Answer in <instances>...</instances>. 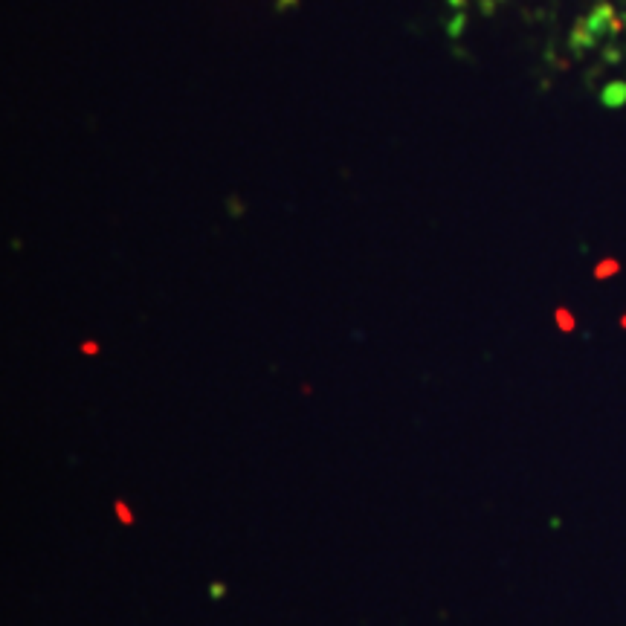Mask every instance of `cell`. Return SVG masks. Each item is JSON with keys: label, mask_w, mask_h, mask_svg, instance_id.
I'll return each instance as SVG.
<instances>
[{"label": "cell", "mask_w": 626, "mask_h": 626, "mask_svg": "<svg viewBox=\"0 0 626 626\" xmlns=\"http://www.w3.org/2000/svg\"><path fill=\"white\" fill-rule=\"evenodd\" d=\"M446 3H449V6H453V9H458V12H461V9L467 6V0H446Z\"/></svg>", "instance_id": "obj_14"}, {"label": "cell", "mask_w": 626, "mask_h": 626, "mask_svg": "<svg viewBox=\"0 0 626 626\" xmlns=\"http://www.w3.org/2000/svg\"><path fill=\"white\" fill-rule=\"evenodd\" d=\"M620 272V261L618 259H603L597 267H595V279H612V276H618Z\"/></svg>", "instance_id": "obj_4"}, {"label": "cell", "mask_w": 626, "mask_h": 626, "mask_svg": "<svg viewBox=\"0 0 626 626\" xmlns=\"http://www.w3.org/2000/svg\"><path fill=\"white\" fill-rule=\"evenodd\" d=\"M464 27H467V15H464V9L461 12H456V17L446 24V35L453 38V41H458L461 38V32H464Z\"/></svg>", "instance_id": "obj_6"}, {"label": "cell", "mask_w": 626, "mask_h": 626, "mask_svg": "<svg viewBox=\"0 0 626 626\" xmlns=\"http://www.w3.org/2000/svg\"><path fill=\"white\" fill-rule=\"evenodd\" d=\"M620 328H626V313H623V316H620Z\"/></svg>", "instance_id": "obj_15"}, {"label": "cell", "mask_w": 626, "mask_h": 626, "mask_svg": "<svg viewBox=\"0 0 626 626\" xmlns=\"http://www.w3.org/2000/svg\"><path fill=\"white\" fill-rule=\"evenodd\" d=\"M113 511H116V519H119L122 525H133V511L128 507V502L116 499V502H113Z\"/></svg>", "instance_id": "obj_7"}, {"label": "cell", "mask_w": 626, "mask_h": 626, "mask_svg": "<svg viewBox=\"0 0 626 626\" xmlns=\"http://www.w3.org/2000/svg\"><path fill=\"white\" fill-rule=\"evenodd\" d=\"M620 58H623V52H620L618 47H606V52H603V61H606V64H618Z\"/></svg>", "instance_id": "obj_8"}, {"label": "cell", "mask_w": 626, "mask_h": 626, "mask_svg": "<svg viewBox=\"0 0 626 626\" xmlns=\"http://www.w3.org/2000/svg\"><path fill=\"white\" fill-rule=\"evenodd\" d=\"M479 3H481V12H484L487 17H490V15L496 12V3H499V0H479Z\"/></svg>", "instance_id": "obj_10"}, {"label": "cell", "mask_w": 626, "mask_h": 626, "mask_svg": "<svg viewBox=\"0 0 626 626\" xmlns=\"http://www.w3.org/2000/svg\"><path fill=\"white\" fill-rule=\"evenodd\" d=\"M569 41L574 44V50H595L600 38H597L589 27H585V21H577V27H574L572 35H569Z\"/></svg>", "instance_id": "obj_3"}, {"label": "cell", "mask_w": 626, "mask_h": 626, "mask_svg": "<svg viewBox=\"0 0 626 626\" xmlns=\"http://www.w3.org/2000/svg\"><path fill=\"white\" fill-rule=\"evenodd\" d=\"M585 21V27H589L597 38H615L620 29H623V24H620V17H618V12L612 9V3H597L595 9H592V15L589 17H583Z\"/></svg>", "instance_id": "obj_1"}, {"label": "cell", "mask_w": 626, "mask_h": 626, "mask_svg": "<svg viewBox=\"0 0 626 626\" xmlns=\"http://www.w3.org/2000/svg\"><path fill=\"white\" fill-rule=\"evenodd\" d=\"M554 319H557V328L565 330V334H572V330H574V313H572V310L557 307V310H554Z\"/></svg>", "instance_id": "obj_5"}, {"label": "cell", "mask_w": 626, "mask_h": 626, "mask_svg": "<svg viewBox=\"0 0 626 626\" xmlns=\"http://www.w3.org/2000/svg\"><path fill=\"white\" fill-rule=\"evenodd\" d=\"M82 351H85V354H99V345L87 340V342H82Z\"/></svg>", "instance_id": "obj_11"}, {"label": "cell", "mask_w": 626, "mask_h": 626, "mask_svg": "<svg viewBox=\"0 0 626 626\" xmlns=\"http://www.w3.org/2000/svg\"><path fill=\"white\" fill-rule=\"evenodd\" d=\"M600 105L606 108V110H620V108H626V82H609L603 90H600Z\"/></svg>", "instance_id": "obj_2"}, {"label": "cell", "mask_w": 626, "mask_h": 626, "mask_svg": "<svg viewBox=\"0 0 626 626\" xmlns=\"http://www.w3.org/2000/svg\"><path fill=\"white\" fill-rule=\"evenodd\" d=\"M296 3H299V0H276V12L284 15L287 9H296Z\"/></svg>", "instance_id": "obj_9"}, {"label": "cell", "mask_w": 626, "mask_h": 626, "mask_svg": "<svg viewBox=\"0 0 626 626\" xmlns=\"http://www.w3.org/2000/svg\"><path fill=\"white\" fill-rule=\"evenodd\" d=\"M224 592H226V589H224L221 583H214V585H212V597H224Z\"/></svg>", "instance_id": "obj_13"}, {"label": "cell", "mask_w": 626, "mask_h": 626, "mask_svg": "<svg viewBox=\"0 0 626 626\" xmlns=\"http://www.w3.org/2000/svg\"><path fill=\"white\" fill-rule=\"evenodd\" d=\"M229 212H232V214H241V203H238V198H229Z\"/></svg>", "instance_id": "obj_12"}]
</instances>
